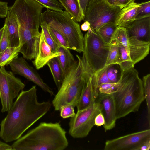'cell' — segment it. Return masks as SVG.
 <instances>
[{
    "label": "cell",
    "instance_id": "6da1fadb",
    "mask_svg": "<svg viewBox=\"0 0 150 150\" xmlns=\"http://www.w3.org/2000/svg\"><path fill=\"white\" fill-rule=\"evenodd\" d=\"M51 105L49 101H38L36 86L22 90L1 122L0 137L7 142L18 139L49 111Z\"/></svg>",
    "mask_w": 150,
    "mask_h": 150
},
{
    "label": "cell",
    "instance_id": "7a4b0ae2",
    "mask_svg": "<svg viewBox=\"0 0 150 150\" xmlns=\"http://www.w3.org/2000/svg\"><path fill=\"white\" fill-rule=\"evenodd\" d=\"M66 133L59 122H42L11 146L13 150H63L68 145Z\"/></svg>",
    "mask_w": 150,
    "mask_h": 150
},
{
    "label": "cell",
    "instance_id": "3957f363",
    "mask_svg": "<svg viewBox=\"0 0 150 150\" xmlns=\"http://www.w3.org/2000/svg\"><path fill=\"white\" fill-rule=\"evenodd\" d=\"M117 119L138 111L145 99L142 81L134 68L123 71L116 91L112 94Z\"/></svg>",
    "mask_w": 150,
    "mask_h": 150
},
{
    "label": "cell",
    "instance_id": "277c9868",
    "mask_svg": "<svg viewBox=\"0 0 150 150\" xmlns=\"http://www.w3.org/2000/svg\"><path fill=\"white\" fill-rule=\"evenodd\" d=\"M75 61L65 74L62 84L53 100L52 103L55 111L61 106L69 104L76 107L85 83L86 73L81 58L76 55Z\"/></svg>",
    "mask_w": 150,
    "mask_h": 150
},
{
    "label": "cell",
    "instance_id": "5b68a950",
    "mask_svg": "<svg viewBox=\"0 0 150 150\" xmlns=\"http://www.w3.org/2000/svg\"><path fill=\"white\" fill-rule=\"evenodd\" d=\"M40 21L61 33L67 41L70 49L81 53L83 50L84 38L80 25L65 11L47 9L42 13Z\"/></svg>",
    "mask_w": 150,
    "mask_h": 150
},
{
    "label": "cell",
    "instance_id": "8992f818",
    "mask_svg": "<svg viewBox=\"0 0 150 150\" xmlns=\"http://www.w3.org/2000/svg\"><path fill=\"white\" fill-rule=\"evenodd\" d=\"M113 40L118 42V64L123 71L134 68L135 64L149 53L150 42L142 41L134 36L129 37L125 28L117 27L112 37V40Z\"/></svg>",
    "mask_w": 150,
    "mask_h": 150
},
{
    "label": "cell",
    "instance_id": "52a82bcc",
    "mask_svg": "<svg viewBox=\"0 0 150 150\" xmlns=\"http://www.w3.org/2000/svg\"><path fill=\"white\" fill-rule=\"evenodd\" d=\"M84 38L81 60L85 71L97 75L105 67L110 44L105 42L97 31L91 28Z\"/></svg>",
    "mask_w": 150,
    "mask_h": 150
},
{
    "label": "cell",
    "instance_id": "ba28073f",
    "mask_svg": "<svg viewBox=\"0 0 150 150\" xmlns=\"http://www.w3.org/2000/svg\"><path fill=\"white\" fill-rule=\"evenodd\" d=\"M44 8L35 0H16L8 9L17 20L19 29L39 31Z\"/></svg>",
    "mask_w": 150,
    "mask_h": 150
},
{
    "label": "cell",
    "instance_id": "9c48e42d",
    "mask_svg": "<svg viewBox=\"0 0 150 150\" xmlns=\"http://www.w3.org/2000/svg\"><path fill=\"white\" fill-rule=\"evenodd\" d=\"M121 9L105 0H91L86 8L83 20L88 21L90 28L96 31L106 23H115Z\"/></svg>",
    "mask_w": 150,
    "mask_h": 150
},
{
    "label": "cell",
    "instance_id": "30bf717a",
    "mask_svg": "<svg viewBox=\"0 0 150 150\" xmlns=\"http://www.w3.org/2000/svg\"><path fill=\"white\" fill-rule=\"evenodd\" d=\"M100 103L96 102L87 108L77 111L71 117L69 123V133L74 138H82L87 137L95 125L96 116L101 112Z\"/></svg>",
    "mask_w": 150,
    "mask_h": 150
},
{
    "label": "cell",
    "instance_id": "8fae6325",
    "mask_svg": "<svg viewBox=\"0 0 150 150\" xmlns=\"http://www.w3.org/2000/svg\"><path fill=\"white\" fill-rule=\"evenodd\" d=\"M25 86L12 72L7 71L4 66L0 68V99L2 105L1 112H8L13 103L20 91Z\"/></svg>",
    "mask_w": 150,
    "mask_h": 150
},
{
    "label": "cell",
    "instance_id": "7c38bea8",
    "mask_svg": "<svg viewBox=\"0 0 150 150\" xmlns=\"http://www.w3.org/2000/svg\"><path fill=\"white\" fill-rule=\"evenodd\" d=\"M150 140V129H148L107 140L104 150H138Z\"/></svg>",
    "mask_w": 150,
    "mask_h": 150
},
{
    "label": "cell",
    "instance_id": "4fadbf2b",
    "mask_svg": "<svg viewBox=\"0 0 150 150\" xmlns=\"http://www.w3.org/2000/svg\"><path fill=\"white\" fill-rule=\"evenodd\" d=\"M9 65L13 74L25 77L51 96L54 95L50 88L44 82L39 74L29 64L23 57H17L12 61Z\"/></svg>",
    "mask_w": 150,
    "mask_h": 150
},
{
    "label": "cell",
    "instance_id": "5bb4252c",
    "mask_svg": "<svg viewBox=\"0 0 150 150\" xmlns=\"http://www.w3.org/2000/svg\"><path fill=\"white\" fill-rule=\"evenodd\" d=\"M96 102L99 103L101 107V113L103 115L105 123L103 127L105 132L113 129L117 120L116 116L115 105L112 94L99 93Z\"/></svg>",
    "mask_w": 150,
    "mask_h": 150
},
{
    "label": "cell",
    "instance_id": "9a60e30c",
    "mask_svg": "<svg viewBox=\"0 0 150 150\" xmlns=\"http://www.w3.org/2000/svg\"><path fill=\"white\" fill-rule=\"evenodd\" d=\"M129 37L134 36L145 42H150V16L136 19L125 28Z\"/></svg>",
    "mask_w": 150,
    "mask_h": 150
},
{
    "label": "cell",
    "instance_id": "2e32d148",
    "mask_svg": "<svg viewBox=\"0 0 150 150\" xmlns=\"http://www.w3.org/2000/svg\"><path fill=\"white\" fill-rule=\"evenodd\" d=\"M59 52H53L49 45L46 42L41 30L40 32L39 47L37 55L33 61V63L36 69H39L47 64L52 59L59 56Z\"/></svg>",
    "mask_w": 150,
    "mask_h": 150
},
{
    "label": "cell",
    "instance_id": "e0dca14e",
    "mask_svg": "<svg viewBox=\"0 0 150 150\" xmlns=\"http://www.w3.org/2000/svg\"><path fill=\"white\" fill-rule=\"evenodd\" d=\"M86 73V80L77 104V111L85 109L96 102L92 83L93 75Z\"/></svg>",
    "mask_w": 150,
    "mask_h": 150
},
{
    "label": "cell",
    "instance_id": "ac0fdd59",
    "mask_svg": "<svg viewBox=\"0 0 150 150\" xmlns=\"http://www.w3.org/2000/svg\"><path fill=\"white\" fill-rule=\"evenodd\" d=\"M139 6L134 2L122 8L116 19L115 25L125 28L130 25L136 19Z\"/></svg>",
    "mask_w": 150,
    "mask_h": 150
},
{
    "label": "cell",
    "instance_id": "d6986e66",
    "mask_svg": "<svg viewBox=\"0 0 150 150\" xmlns=\"http://www.w3.org/2000/svg\"><path fill=\"white\" fill-rule=\"evenodd\" d=\"M4 24L7 27L10 47H20L21 43L18 23L16 18L9 9Z\"/></svg>",
    "mask_w": 150,
    "mask_h": 150
},
{
    "label": "cell",
    "instance_id": "ffe728a7",
    "mask_svg": "<svg viewBox=\"0 0 150 150\" xmlns=\"http://www.w3.org/2000/svg\"><path fill=\"white\" fill-rule=\"evenodd\" d=\"M66 11L69 13L76 22L83 20L84 14L79 0H58Z\"/></svg>",
    "mask_w": 150,
    "mask_h": 150
},
{
    "label": "cell",
    "instance_id": "44dd1931",
    "mask_svg": "<svg viewBox=\"0 0 150 150\" xmlns=\"http://www.w3.org/2000/svg\"><path fill=\"white\" fill-rule=\"evenodd\" d=\"M69 49L60 46L58 50L57 51L59 52L60 55L57 57L64 76L75 61Z\"/></svg>",
    "mask_w": 150,
    "mask_h": 150
},
{
    "label": "cell",
    "instance_id": "7402d4cb",
    "mask_svg": "<svg viewBox=\"0 0 150 150\" xmlns=\"http://www.w3.org/2000/svg\"><path fill=\"white\" fill-rule=\"evenodd\" d=\"M49 67L54 83L58 90L64 78V75L57 57L50 60L47 64Z\"/></svg>",
    "mask_w": 150,
    "mask_h": 150
},
{
    "label": "cell",
    "instance_id": "603a6c76",
    "mask_svg": "<svg viewBox=\"0 0 150 150\" xmlns=\"http://www.w3.org/2000/svg\"><path fill=\"white\" fill-rule=\"evenodd\" d=\"M117 26L115 23L109 22L104 25L96 31L105 42L110 44Z\"/></svg>",
    "mask_w": 150,
    "mask_h": 150
},
{
    "label": "cell",
    "instance_id": "cb8c5ba5",
    "mask_svg": "<svg viewBox=\"0 0 150 150\" xmlns=\"http://www.w3.org/2000/svg\"><path fill=\"white\" fill-rule=\"evenodd\" d=\"M21 47H8L0 52V67L9 65L12 61L18 57Z\"/></svg>",
    "mask_w": 150,
    "mask_h": 150
},
{
    "label": "cell",
    "instance_id": "d4e9b609",
    "mask_svg": "<svg viewBox=\"0 0 150 150\" xmlns=\"http://www.w3.org/2000/svg\"><path fill=\"white\" fill-rule=\"evenodd\" d=\"M110 45L105 67L111 64H118L119 59L120 52L117 42L116 40H113L110 43Z\"/></svg>",
    "mask_w": 150,
    "mask_h": 150
},
{
    "label": "cell",
    "instance_id": "484cf974",
    "mask_svg": "<svg viewBox=\"0 0 150 150\" xmlns=\"http://www.w3.org/2000/svg\"><path fill=\"white\" fill-rule=\"evenodd\" d=\"M143 92L147 107V118L150 126V74L144 76L143 78Z\"/></svg>",
    "mask_w": 150,
    "mask_h": 150
},
{
    "label": "cell",
    "instance_id": "4316f807",
    "mask_svg": "<svg viewBox=\"0 0 150 150\" xmlns=\"http://www.w3.org/2000/svg\"><path fill=\"white\" fill-rule=\"evenodd\" d=\"M123 71L118 64H114L108 66L107 73L111 83H117L119 80Z\"/></svg>",
    "mask_w": 150,
    "mask_h": 150
},
{
    "label": "cell",
    "instance_id": "83f0119b",
    "mask_svg": "<svg viewBox=\"0 0 150 150\" xmlns=\"http://www.w3.org/2000/svg\"><path fill=\"white\" fill-rule=\"evenodd\" d=\"M40 26L41 28L45 40L50 47L52 51L57 52L59 46L55 42L49 30L48 26L45 21H40Z\"/></svg>",
    "mask_w": 150,
    "mask_h": 150
},
{
    "label": "cell",
    "instance_id": "f1b7e54d",
    "mask_svg": "<svg viewBox=\"0 0 150 150\" xmlns=\"http://www.w3.org/2000/svg\"><path fill=\"white\" fill-rule=\"evenodd\" d=\"M48 27L51 35L58 46L70 49L69 44L64 36L53 28L48 26Z\"/></svg>",
    "mask_w": 150,
    "mask_h": 150
},
{
    "label": "cell",
    "instance_id": "f546056e",
    "mask_svg": "<svg viewBox=\"0 0 150 150\" xmlns=\"http://www.w3.org/2000/svg\"><path fill=\"white\" fill-rule=\"evenodd\" d=\"M44 7L51 10L62 11L64 8L58 0H35Z\"/></svg>",
    "mask_w": 150,
    "mask_h": 150
},
{
    "label": "cell",
    "instance_id": "4dcf8cb0",
    "mask_svg": "<svg viewBox=\"0 0 150 150\" xmlns=\"http://www.w3.org/2000/svg\"><path fill=\"white\" fill-rule=\"evenodd\" d=\"M119 81L117 83H109L101 84L98 86L99 93L105 94H112L117 89Z\"/></svg>",
    "mask_w": 150,
    "mask_h": 150
},
{
    "label": "cell",
    "instance_id": "1f68e13d",
    "mask_svg": "<svg viewBox=\"0 0 150 150\" xmlns=\"http://www.w3.org/2000/svg\"><path fill=\"white\" fill-rule=\"evenodd\" d=\"M139 5L136 19L150 16V1L143 2L139 4Z\"/></svg>",
    "mask_w": 150,
    "mask_h": 150
},
{
    "label": "cell",
    "instance_id": "d6a6232c",
    "mask_svg": "<svg viewBox=\"0 0 150 150\" xmlns=\"http://www.w3.org/2000/svg\"><path fill=\"white\" fill-rule=\"evenodd\" d=\"M74 107L69 104H65L62 105L60 108V115L63 118L71 117L75 114Z\"/></svg>",
    "mask_w": 150,
    "mask_h": 150
},
{
    "label": "cell",
    "instance_id": "836d02e7",
    "mask_svg": "<svg viewBox=\"0 0 150 150\" xmlns=\"http://www.w3.org/2000/svg\"><path fill=\"white\" fill-rule=\"evenodd\" d=\"M3 27V32L0 41V52L10 47L7 26L5 24H4Z\"/></svg>",
    "mask_w": 150,
    "mask_h": 150
},
{
    "label": "cell",
    "instance_id": "e575fe53",
    "mask_svg": "<svg viewBox=\"0 0 150 150\" xmlns=\"http://www.w3.org/2000/svg\"><path fill=\"white\" fill-rule=\"evenodd\" d=\"M109 4L120 7L121 9L135 0H105Z\"/></svg>",
    "mask_w": 150,
    "mask_h": 150
},
{
    "label": "cell",
    "instance_id": "d590c367",
    "mask_svg": "<svg viewBox=\"0 0 150 150\" xmlns=\"http://www.w3.org/2000/svg\"><path fill=\"white\" fill-rule=\"evenodd\" d=\"M108 66H106L97 76L98 86L103 83H111L109 80L107 75Z\"/></svg>",
    "mask_w": 150,
    "mask_h": 150
},
{
    "label": "cell",
    "instance_id": "8d00e7d4",
    "mask_svg": "<svg viewBox=\"0 0 150 150\" xmlns=\"http://www.w3.org/2000/svg\"><path fill=\"white\" fill-rule=\"evenodd\" d=\"M105 123V120L102 114L100 112L95 117L94 120L95 125L97 126H100L103 125Z\"/></svg>",
    "mask_w": 150,
    "mask_h": 150
},
{
    "label": "cell",
    "instance_id": "74e56055",
    "mask_svg": "<svg viewBox=\"0 0 150 150\" xmlns=\"http://www.w3.org/2000/svg\"><path fill=\"white\" fill-rule=\"evenodd\" d=\"M0 150H13L11 146L0 141Z\"/></svg>",
    "mask_w": 150,
    "mask_h": 150
},
{
    "label": "cell",
    "instance_id": "f35d334b",
    "mask_svg": "<svg viewBox=\"0 0 150 150\" xmlns=\"http://www.w3.org/2000/svg\"><path fill=\"white\" fill-rule=\"evenodd\" d=\"M90 28V25L89 23L87 21H84V22L81 25V29L83 31H86Z\"/></svg>",
    "mask_w": 150,
    "mask_h": 150
},
{
    "label": "cell",
    "instance_id": "ab89813d",
    "mask_svg": "<svg viewBox=\"0 0 150 150\" xmlns=\"http://www.w3.org/2000/svg\"><path fill=\"white\" fill-rule=\"evenodd\" d=\"M150 149V140L149 141L141 146L138 150H149Z\"/></svg>",
    "mask_w": 150,
    "mask_h": 150
},
{
    "label": "cell",
    "instance_id": "60d3db41",
    "mask_svg": "<svg viewBox=\"0 0 150 150\" xmlns=\"http://www.w3.org/2000/svg\"><path fill=\"white\" fill-rule=\"evenodd\" d=\"M90 0H79L81 6L84 13L86 7L88 2Z\"/></svg>",
    "mask_w": 150,
    "mask_h": 150
},
{
    "label": "cell",
    "instance_id": "b9f144b4",
    "mask_svg": "<svg viewBox=\"0 0 150 150\" xmlns=\"http://www.w3.org/2000/svg\"><path fill=\"white\" fill-rule=\"evenodd\" d=\"M4 28L3 27L1 28L0 29V41L3 32Z\"/></svg>",
    "mask_w": 150,
    "mask_h": 150
}]
</instances>
